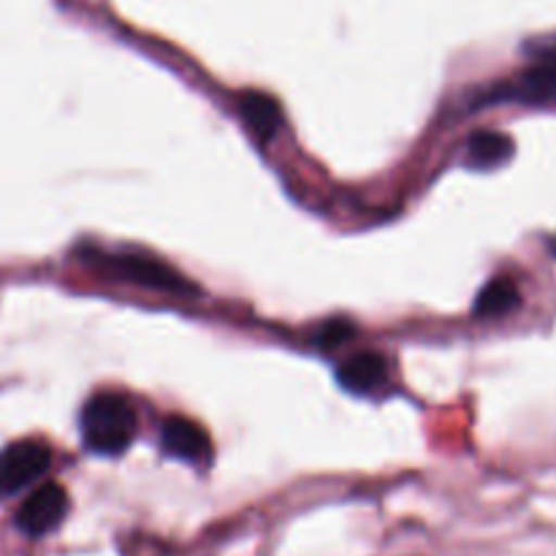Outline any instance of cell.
Here are the masks:
<instances>
[{
    "instance_id": "ba28073f",
    "label": "cell",
    "mask_w": 556,
    "mask_h": 556,
    "mask_svg": "<svg viewBox=\"0 0 556 556\" xmlns=\"http://www.w3.org/2000/svg\"><path fill=\"white\" fill-rule=\"evenodd\" d=\"M505 98H519V101H554L556 98V49L543 52L541 60L530 71L519 76L508 90Z\"/></svg>"
},
{
    "instance_id": "52a82bcc",
    "label": "cell",
    "mask_w": 556,
    "mask_h": 556,
    "mask_svg": "<svg viewBox=\"0 0 556 556\" xmlns=\"http://www.w3.org/2000/svg\"><path fill=\"white\" fill-rule=\"evenodd\" d=\"M237 109L250 134L261 141H269L282 123L280 103L271 96H266V92H242V96L237 98Z\"/></svg>"
},
{
    "instance_id": "6da1fadb",
    "label": "cell",
    "mask_w": 556,
    "mask_h": 556,
    "mask_svg": "<svg viewBox=\"0 0 556 556\" xmlns=\"http://www.w3.org/2000/svg\"><path fill=\"white\" fill-rule=\"evenodd\" d=\"M81 440L98 456H119L130 448L139 429V416L128 396L119 391H98L81 407Z\"/></svg>"
},
{
    "instance_id": "7a4b0ae2",
    "label": "cell",
    "mask_w": 556,
    "mask_h": 556,
    "mask_svg": "<svg viewBox=\"0 0 556 556\" xmlns=\"http://www.w3.org/2000/svg\"><path fill=\"white\" fill-rule=\"evenodd\" d=\"M87 264L96 266L101 275L112 277V280L134 282V286L150 288V291L163 293H193L195 288L179 275L174 266L163 264L155 255H141V253H98V250H87L85 253Z\"/></svg>"
},
{
    "instance_id": "5b68a950",
    "label": "cell",
    "mask_w": 556,
    "mask_h": 556,
    "mask_svg": "<svg viewBox=\"0 0 556 556\" xmlns=\"http://www.w3.org/2000/svg\"><path fill=\"white\" fill-rule=\"evenodd\" d=\"M161 448L172 459L185 465L206 467L212 462V440L195 421L182 416H174L161 429Z\"/></svg>"
},
{
    "instance_id": "30bf717a",
    "label": "cell",
    "mask_w": 556,
    "mask_h": 556,
    "mask_svg": "<svg viewBox=\"0 0 556 556\" xmlns=\"http://www.w3.org/2000/svg\"><path fill=\"white\" fill-rule=\"evenodd\" d=\"M467 155H470V163L476 168L500 166V163L514 155V141L505 134H497V130H481L470 139Z\"/></svg>"
},
{
    "instance_id": "8fae6325",
    "label": "cell",
    "mask_w": 556,
    "mask_h": 556,
    "mask_svg": "<svg viewBox=\"0 0 556 556\" xmlns=\"http://www.w3.org/2000/svg\"><path fill=\"white\" fill-rule=\"evenodd\" d=\"M353 334H356V326H353L351 320H329V324L320 326L318 337H315V345L329 351V348H337L342 345V342L351 340Z\"/></svg>"
},
{
    "instance_id": "8992f818",
    "label": "cell",
    "mask_w": 556,
    "mask_h": 556,
    "mask_svg": "<svg viewBox=\"0 0 556 556\" xmlns=\"http://www.w3.org/2000/svg\"><path fill=\"white\" fill-rule=\"evenodd\" d=\"M386 375H389V362H386L380 353L364 351L356 356L348 358L340 369H337V383L348 391V394H372L380 386L386 383Z\"/></svg>"
},
{
    "instance_id": "277c9868",
    "label": "cell",
    "mask_w": 556,
    "mask_h": 556,
    "mask_svg": "<svg viewBox=\"0 0 556 556\" xmlns=\"http://www.w3.org/2000/svg\"><path fill=\"white\" fill-rule=\"evenodd\" d=\"M71 500L60 483H43L38 486L16 510V527L27 538H43L58 530L68 516Z\"/></svg>"
},
{
    "instance_id": "3957f363",
    "label": "cell",
    "mask_w": 556,
    "mask_h": 556,
    "mask_svg": "<svg viewBox=\"0 0 556 556\" xmlns=\"http://www.w3.org/2000/svg\"><path fill=\"white\" fill-rule=\"evenodd\" d=\"M52 465V451L38 440H16L0 451V497L22 492L36 483Z\"/></svg>"
},
{
    "instance_id": "9c48e42d",
    "label": "cell",
    "mask_w": 556,
    "mask_h": 556,
    "mask_svg": "<svg viewBox=\"0 0 556 556\" xmlns=\"http://www.w3.org/2000/svg\"><path fill=\"white\" fill-rule=\"evenodd\" d=\"M519 304L521 293L519 288H516V282L508 280V277H497V280L486 282L483 291L478 293L472 315H476V318H503V315L514 313Z\"/></svg>"
}]
</instances>
